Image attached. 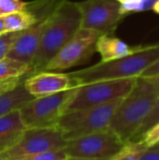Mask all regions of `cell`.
I'll return each mask as SVG.
<instances>
[{"instance_id": "cell-9", "label": "cell", "mask_w": 159, "mask_h": 160, "mask_svg": "<svg viewBox=\"0 0 159 160\" xmlns=\"http://www.w3.org/2000/svg\"><path fill=\"white\" fill-rule=\"evenodd\" d=\"M101 35L98 31L80 29L50 60L43 71L65 70L87 62L96 52V42Z\"/></svg>"}, {"instance_id": "cell-14", "label": "cell", "mask_w": 159, "mask_h": 160, "mask_svg": "<svg viewBox=\"0 0 159 160\" xmlns=\"http://www.w3.org/2000/svg\"><path fill=\"white\" fill-rule=\"evenodd\" d=\"M139 47L140 45L131 47L110 34L101 35L96 42V52L100 54V62H109L125 57L134 52Z\"/></svg>"}, {"instance_id": "cell-5", "label": "cell", "mask_w": 159, "mask_h": 160, "mask_svg": "<svg viewBox=\"0 0 159 160\" xmlns=\"http://www.w3.org/2000/svg\"><path fill=\"white\" fill-rule=\"evenodd\" d=\"M137 80L138 78H127L74 86L73 94L65 107L64 113L98 106L125 98L134 88Z\"/></svg>"}, {"instance_id": "cell-30", "label": "cell", "mask_w": 159, "mask_h": 160, "mask_svg": "<svg viewBox=\"0 0 159 160\" xmlns=\"http://www.w3.org/2000/svg\"><path fill=\"white\" fill-rule=\"evenodd\" d=\"M5 29H4V22H3V18L0 17V36L5 34Z\"/></svg>"}, {"instance_id": "cell-27", "label": "cell", "mask_w": 159, "mask_h": 160, "mask_svg": "<svg viewBox=\"0 0 159 160\" xmlns=\"http://www.w3.org/2000/svg\"><path fill=\"white\" fill-rule=\"evenodd\" d=\"M143 79L147 80L153 86H155L157 89L159 90V75L155 76V77H152V78H143Z\"/></svg>"}, {"instance_id": "cell-16", "label": "cell", "mask_w": 159, "mask_h": 160, "mask_svg": "<svg viewBox=\"0 0 159 160\" xmlns=\"http://www.w3.org/2000/svg\"><path fill=\"white\" fill-rule=\"evenodd\" d=\"M32 74V68L21 61L5 57L0 60V82L28 77Z\"/></svg>"}, {"instance_id": "cell-13", "label": "cell", "mask_w": 159, "mask_h": 160, "mask_svg": "<svg viewBox=\"0 0 159 160\" xmlns=\"http://www.w3.org/2000/svg\"><path fill=\"white\" fill-rule=\"evenodd\" d=\"M26 128L20 110H14L0 117V154L15 146L22 138Z\"/></svg>"}, {"instance_id": "cell-29", "label": "cell", "mask_w": 159, "mask_h": 160, "mask_svg": "<svg viewBox=\"0 0 159 160\" xmlns=\"http://www.w3.org/2000/svg\"><path fill=\"white\" fill-rule=\"evenodd\" d=\"M153 11L156 12L157 14H159V0H157L155 2V4L153 5V8H152Z\"/></svg>"}, {"instance_id": "cell-28", "label": "cell", "mask_w": 159, "mask_h": 160, "mask_svg": "<svg viewBox=\"0 0 159 160\" xmlns=\"http://www.w3.org/2000/svg\"><path fill=\"white\" fill-rule=\"evenodd\" d=\"M64 160H110V158H100V159H93V158H72V157H67Z\"/></svg>"}, {"instance_id": "cell-32", "label": "cell", "mask_w": 159, "mask_h": 160, "mask_svg": "<svg viewBox=\"0 0 159 160\" xmlns=\"http://www.w3.org/2000/svg\"><path fill=\"white\" fill-rule=\"evenodd\" d=\"M0 160H5V159H3V158H0Z\"/></svg>"}, {"instance_id": "cell-24", "label": "cell", "mask_w": 159, "mask_h": 160, "mask_svg": "<svg viewBox=\"0 0 159 160\" xmlns=\"http://www.w3.org/2000/svg\"><path fill=\"white\" fill-rule=\"evenodd\" d=\"M25 78L26 77H22L20 79H13V80H7V81L0 82V95L15 88L18 84H20L22 82H23Z\"/></svg>"}, {"instance_id": "cell-7", "label": "cell", "mask_w": 159, "mask_h": 160, "mask_svg": "<svg viewBox=\"0 0 159 160\" xmlns=\"http://www.w3.org/2000/svg\"><path fill=\"white\" fill-rule=\"evenodd\" d=\"M125 145L110 128L69 140L64 148L67 157L82 158H111Z\"/></svg>"}, {"instance_id": "cell-25", "label": "cell", "mask_w": 159, "mask_h": 160, "mask_svg": "<svg viewBox=\"0 0 159 160\" xmlns=\"http://www.w3.org/2000/svg\"><path fill=\"white\" fill-rule=\"evenodd\" d=\"M140 160H159V144L147 149Z\"/></svg>"}, {"instance_id": "cell-10", "label": "cell", "mask_w": 159, "mask_h": 160, "mask_svg": "<svg viewBox=\"0 0 159 160\" xmlns=\"http://www.w3.org/2000/svg\"><path fill=\"white\" fill-rule=\"evenodd\" d=\"M81 13V29L98 31L112 35L125 18L120 12V4L115 0H85L78 2Z\"/></svg>"}, {"instance_id": "cell-15", "label": "cell", "mask_w": 159, "mask_h": 160, "mask_svg": "<svg viewBox=\"0 0 159 160\" xmlns=\"http://www.w3.org/2000/svg\"><path fill=\"white\" fill-rule=\"evenodd\" d=\"M33 98H35L25 90L22 82L15 88L0 95V117L14 110H20Z\"/></svg>"}, {"instance_id": "cell-12", "label": "cell", "mask_w": 159, "mask_h": 160, "mask_svg": "<svg viewBox=\"0 0 159 160\" xmlns=\"http://www.w3.org/2000/svg\"><path fill=\"white\" fill-rule=\"evenodd\" d=\"M23 85L34 98L53 95L74 87L67 73L54 71H41L30 75L24 79Z\"/></svg>"}, {"instance_id": "cell-21", "label": "cell", "mask_w": 159, "mask_h": 160, "mask_svg": "<svg viewBox=\"0 0 159 160\" xmlns=\"http://www.w3.org/2000/svg\"><path fill=\"white\" fill-rule=\"evenodd\" d=\"M26 2L22 0H0V17L25 10Z\"/></svg>"}, {"instance_id": "cell-17", "label": "cell", "mask_w": 159, "mask_h": 160, "mask_svg": "<svg viewBox=\"0 0 159 160\" xmlns=\"http://www.w3.org/2000/svg\"><path fill=\"white\" fill-rule=\"evenodd\" d=\"M6 33L21 32L37 22V18L27 10H22L2 17Z\"/></svg>"}, {"instance_id": "cell-6", "label": "cell", "mask_w": 159, "mask_h": 160, "mask_svg": "<svg viewBox=\"0 0 159 160\" xmlns=\"http://www.w3.org/2000/svg\"><path fill=\"white\" fill-rule=\"evenodd\" d=\"M74 87L53 95L35 98L20 109L26 129L57 128L65 107L73 94Z\"/></svg>"}, {"instance_id": "cell-19", "label": "cell", "mask_w": 159, "mask_h": 160, "mask_svg": "<svg viewBox=\"0 0 159 160\" xmlns=\"http://www.w3.org/2000/svg\"><path fill=\"white\" fill-rule=\"evenodd\" d=\"M159 122V95L158 98H157V101L154 105V107L152 108L151 112H149V114L146 116V118L144 119V121L142 122V124L141 125L140 128L138 129L136 136L134 137V139L130 142H136L139 137L144 132L146 131L149 128H151L152 126L156 125L157 123Z\"/></svg>"}, {"instance_id": "cell-2", "label": "cell", "mask_w": 159, "mask_h": 160, "mask_svg": "<svg viewBox=\"0 0 159 160\" xmlns=\"http://www.w3.org/2000/svg\"><path fill=\"white\" fill-rule=\"evenodd\" d=\"M82 13L78 2L65 0L49 18L39 48L32 64V74L43 71L50 60L81 29Z\"/></svg>"}, {"instance_id": "cell-26", "label": "cell", "mask_w": 159, "mask_h": 160, "mask_svg": "<svg viewBox=\"0 0 159 160\" xmlns=\"http://www.w3.org/2000/svg\"><path fill=\"white\" fill-rule=\"evenodd\" d=\"M157 75H159V59L143 71V73L141 75V78H152Z\"/></svg>"}, {"instance_id": "cell-23", "label": "cell", "mask_w": 159, "mask_h": 160, "mask_svg": "<svg viewBox=\"0 0 159 160\" xmlns=\"http://www.w3.org/2000/svg\"><path fill=\"white\" fill-rule=\"evenodd\" d=\"M67 158V156L65 153V151L59 150V151L46 152V153L37 154L32 156H26L16 160H64Z\"/></svg>"}, {"instance_id": "cell-8", "label": "cell", "mask_w": 159, "mask_h": 160, "mask_svg": "<svg viewBox=\"0 0 159 160\" xmlns=\"http://www.w3.org/2000/svg\"><path fill=\"white\" fill-rule=\"evenodd\" d=\"M67 141L58 128L26 129L21 141L9 150L1 153L5 160H16L26 156L64 150Z\"/></svg>"}, {"instance_id": "cell-1", "label": "cell", "mask_w": 159, "mask_h": 160, "mask_svg": "<svg viewBox=\"0 0 159 160\" xmlns=\"http://www.w3.org/2000/svg\"><path fill=\"white\" fill-rule=\"evenodd\" d=\"M159 59V43L140 47L129 55L67 73L73 86L96 82L139 78Z\"/></svg>"}, {"instance_id": "cell-11", "label": "cell", "mask_w": 159, "mask_h": 160, "mask_svg": "<svg viewBox=\"0 0 159 160\" xmlns=\"http://www.w3.org/2000/svg\"><path fill=\"white\" fill-rule=\"evenodd\" d=\"M49 18L38 21L36 24L22 31L9 49L7 57L25 63L32 68Z\"/></svg>"}, {"instance_id": "cell-4", "label": "cell", "mask_w": 159, "mask_h": 160, "mask_svg": "<svg viewBox=\"0 0 159 160\" xmlns=\"http://www.w3.org/2000/svg\"><path fill=\"white\" fill-rule=\"evenodd\" d=\"M123 99L121 98L98 106L66 112L60 117L57 128L67 142L107 129Z\"/></svg>"}, {"instance_id": "cell-3", "label": "cell", "mask_w": 159, "mask_h": 160, "mask_svg": "<svg viewBox=\"0 0 159 160\" xmlns=\"http://www.w3.org/2000/svg\"><path fill=\"white\" fill-rule=\"evenodd\" d=\"M158 95V89L147 80L139 77L134 88L124 98L113 114L109 128L124 143L132 141L154 107Z\"/></svg>"}, {"instance_id": "cell-31", "label": "cell", "mask_w": 159, "mask_h": 160, "mask_svg": "<svg viewBox=\"0 0 159 160\" xmlns=\"http://www.w3.org/2000/svg\"><path fill=\"white\" fill-rule=\"evenodd\" d=\"M115 1H117L120 5H122V4H127V3L137 2V1H140V0H115Z\"/></svg>"}, {"instance_id": "cell-18", "label": "cell", "mask_w": 159, "mask_h": 160, "mask_svg": "<svg viewBox=\"0 0 159 160\" xmlns=\"http://www.w3.org/2000/svg\"><path fill=\"white\" fill-rule=\"evenodd\" d=\"M147 149L141 141L128 142L110 160H140Z\"/></svg>"}, {"instance_id": "cell-22", "label": "cell", "mask_w": 159, "mask_h": 160, "mask_svg": "<svg viewBox=\"0 0 159 160\" xmlns=\"http://www.w3.org/2000/svg\"><path fill=\"white\" fill-rule=\"evenodd\" d=\"M22 32V31H21ZM21 32L5 33L0 36V60L7 57V54Z\"/></svg>"}, {"instance_id": "cell-20", "label": "cell", "mask_w": 159, "mask_h": 160, "mask_svg": "<svg viewBox=\"0 0 159 160\" xmlns=\"http://www.w3.org/2000/svg\"><path fill=\"white\" fill-rule=\"evenodd\" d=\"M137 141H141L146 148H152L159 144V122L144 131Z\"/></svg>"}]
</instances>
